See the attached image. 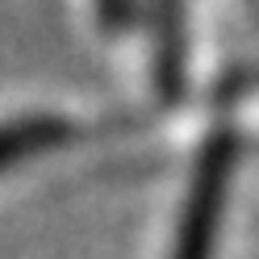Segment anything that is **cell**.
Wrapping results in <instances>:
<instances>
[{
  "label": "cell",
  "mask_w": 259,
  "mask_h": 259,
  "mask_svg": "<svg viewBox=\"0 0 259 259\" xmlns=\"http://www.w3.org/2000/svg\"><path fill=\"white\" fill-rule=\"evenodd\" d=\"M63 138V121H17V125H5L0 130V167L13 163L21 155H34L42 147Z\"/></svg>",
  "instance_id": "obj_2"
},
{
  "label": "cell",
  "mask_w": 259,
  "mask_h": 259,
  "mask_svg": "<svg viewBox=\"0 0 259 259\" xmlns=\"http://www.w3.org/2000/svg\"><path fill=\"white\" fill-rule=\"evenodd\" d=\"M226 176H230V142H218L205 155V163L197 171L188 197V213L176 238V255L171 259H209L213 255V238H218V213H222V197H226Z\"/></svg>",
  "instance_id": "obj_1"
}]
</instances>
